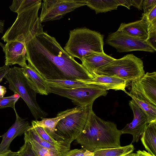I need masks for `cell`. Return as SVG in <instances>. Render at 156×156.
I'll return each mask as SVG.
<instances>
[{
  "label": "cell",
  "mask_w": 156,
  "mask_h": 156,
  "mask_svg": "<svg viewBox=\"0 0 156 156\" xmlns=\"http://www.w3.org/2000/svg\"><path fill=\"white\" fill-rule=\"evenodd\" d=\"M141 136V140L146 150L156 156V119L148 122Z\"/></svg>",
  "instance_id": "44dd1931"
},
{
  "label": "cell",
  "mask_w": 156,
  "mask_h": 156,
  "mask_svg": "<svg viewBox=\"0 0 156 156\" xmlns=\"http://www.w3.org/2000/svg\"><path fill=\"white\" fill-rule=\"evenodd\" d=\"M103 37L99 33L85 27L70 30L64 50L73 58L81 61L94 52H103Z\"/></svg>",
  "instance_id": "277c9868"
},
{
  "label": "cell",
  "mask_w": 156,
  "mask_h": 156,
  "mask_svg": "<svg viewBox=\"0 0 156 156\" xmlns=\"http://www.w3.org/2000/svg\"><path fill=\"white\" fill-rule=\"evenodd\" d=\"M0 137H1V136H0Z\"/></svg>",
  "instance_id": "7bdbcfd3"
},
{
  "label": "cell",
  "mask_w": 156,
  "mask_h": 156,
  "mask_svg": "<svg viewBox=\"0 0 156 156\" xmlns=\"http://www.w3.org/2000/svg\"><path fill=\"white\" fill-rule=\"evenodd\" d=\"M83 156H94V154L93 152L86 150Z\"/></svg>",
  "instance_id": "60d3db41"
},
{
  "label": "cell",
  "mask_w": 156,
  "mask_h": 156,
  "mask_svg": "<svg viewBox=\"0 0 156 156\" xmlns=\"http://www.w3.org/2000/svg\"><path fill=\"white\" fill-rule=\"evenodd\" d=\"M6 92V88L0 85V97H4Z\"/></svg>",
  "instance_id": "ab89813d"
},
{
  "label": "cell",
  "mask_w": 156,
  "mask_h": 156,
  "mask_svg": "<svg viewBox=\"0 0 156 156\" xmlns=\"http://www.w3.org/2000/svg\"><path fill=\"white\" fill-rule=\"evenodd\" d=\"M41 1L30 9L18 14L16 19L5 32L1 39L5 42L17 41L26 44L43 32L38 12Z\"/></svg>",
  "instance_id": "3957f363"
},
{
  "label": "cell",
  "mask_w": 156,
  "mask_h": 156,
  "mask_svg": "<svg viewBox=\"0 0 156 156\" xmlns=\"http://www.w3.org/2000/svg\"><path fill=\"white\" fill-rule=\"evenodd\" d=\"M92 105L83 106L60 120L55 128V133L63 140L71 144L84 128Z\"/></svg>",
  "instance_id": "52a82bcc"
},
{
  "label": "cell",
  "mask_w": 156,
  "mask_h": 156,
  "mask_svg": "<svg viewBox=\"0 0 156 156\" xmlns=\"http://www.w3.org/2000/svg\"><path fill=\"white\" fill-rule=\"evenodd\" d=\"M129 105L133 112V119L120 130L122 134L132 135V143L137 142L148 123L147 118L144 112L132 99L129 101Z\"/></svg>",
  "instance_id": "8fae6325"
},
{
  "label": "cell",
  "mask_w": 156,
  "mask_h": 156,
  "mask_svg": "<svg viewBox=\"0 0 156 156\" xmlns=\"http://www.w3.org/2000/svg\"><path fill=\"white\" fill-rule=\"evenodd\" d=\"M10 68L9 66H6L5 65L0 67V83L8 73Z\"/></svg>",
  "instance_id": "836d02e7"
},
{
  "label": "cell",
  "mask_w": 156,
  "mask_h": 156,
  "mask_svg": "<svg viewBox=\"0 0 156 156\" xmlns=\"http://www.w3.org/2000/svg\"><path fill=\"white\" fill-rule=\"evenodd\" d=\"M4 78L9 83V89L18 94L23 100L35 120L48 115L37 103V93L30 84L23 68L14 66L10 68Z\"/></svg>",
  "instance_id": "5b68a950"
},
{
  "label": "cell",
  "mask_w": 156,
  "mask_h": 156,
  "mask_svg": "<svg viewBox=\"0 0 156 156\" xmlns=\"http://www.w3.org/2000/svg\"><path fill=\"white\" fill-rule=\"evenodd\" d=\"M49 87V93H52L71 99L76 106L93 105L95 100L99 97L105 96L108 93L104 88L88 85L76 88L63 89Z\"/></svg>",
  "instance_id": "ba28073f"
},
{
  "label": "cell",
  "mask_w": 156,
  "mask_h": 156,
  "mask_svg": "<svg viewBox=\"0 0 156 156\" xmlns=\"http://www.w3.org/2000/svg\"><path fill=\"white\" fill-rule=\"evenodd\" d=\"M0 156H18V152H13L11 150L3 154H0Z\"/></svg>",
  "instance_id": "74e56055"
},
{
  "label": "cell",
  "mask_w": 156,
  "mask_h": 156,
  "mask_svg": "<svg viewBox=\"0 0 156 156\" xmlns=\"http://www.w3.org/2000/svg\"><path fill=\"white\" fill-rule=\"evenodd\" d=\"M86 150L83 148L70 150L62 156H83Z\"/></svg>",
  "instance_id": "1f68e13d"
},
{
  "label": "cell",
  "mask_w": 156,
  "mask_h": 156,
  "mask_svg": "<svg viewBox=\"0 0 156 156\" xmlns=\"http://www.w3.org/2000/svg\"><path fill=\"white\" fill-rule=\"evenodd\" d=\"M83 106L76 107L59 112L56 117L52 118H43L40 121L33 120L31 124L43 128L53 138L59 141H63L55 133V128L58 122L69 115L80 110Z\"/></svg>",
  "instance_id": "2e32d148"
},
{
  "label": "cell",
  "mask_w": 156,
  "mask_h": 156,
  "mask_svg": "<svg viewBox=\"0 0 156 156\" xmlns=\"http://www.w3.org/2000/svg\"><path fill=\"white\" fill-rule=\"evenodd\" d=\"M24 139L30 142L36 156H62L66 154L44 147L34 140L26 136H24Z\"/></svg>",
  "instance_id": "484cf974"
},
{
  "label": "cell",
  "mask_w": 156,
  "mask_h": 156,
  "mask_svg": "<svg viewBox=\"0 0 156 156\" xmlns=\"http://www.w3.org/2000/svg\"><path fill=\"white\" fill-rule=\"evenodd\" d=\"M156 6V0H143V14L147 15L150 11Z\"/></svg>",
  "instance_id": "4dcf8cb0"
},
{
  "label": "cell",
  "mask_w": 156,
  "mask_h": 156,
  "mask_svg": "<svg viewBox=\"0 0 156 156\" xmlns=\"http://www.w3.org/2000/svg\"><path fill=\"white\" fill-rule=\"evenodd\" d=\"M142 60L132 54H127L99 68L93 75H104L115 76L126 81L127 83L137 80L145 74Z\"/></svg>",
  "instance_id": "8992f818"
},
{
  "label": "cell",
  "mask_w": 156,
  "mask_h": 156,
  "mask_svg": "<svg viewBox=\"0 0 156 156\" xmlns=\"http://www.w3.org/2000/svg\"><path fill=\"white\" fill-rule=\"evenodd\" d=\"M85 5L86 0H44L40 21L41 23L60 19L66 13Z\"/></svg>",
  "instance_id": "9c48e42d"
},
{
  "label": "cell",
  "mask_w": 156,
  "mask_h": 156,
  "mask_svg": "<svg viewBox=\"0 0 156 156\" xmlns=\"http://www.w3.org/2000/svg\"><path fill=\"white\" fill-rule=\"evenodd\" d=\"M20 97L16 93L10 96L0 97V109L11 107L14 110L15 103Z\"/></svg>",
  "instance_id": "83f0119b"
},
{
  "label": "cell",
  "mask_w": 156,
  "mask_h": 156,
  "mask_svg": "<svg viewBox=\"0 0 156 156\" xmlns=\"http://www.w3.org/2000/svg\"><path fill=\"white\" fill-rule=\"evenodd\" d=\"M134 150V146L131 143L124 146L96 149L93 152L94 156H125L132 153Z\"/></svg>",
  "instance_id": "cb8c5ba5"
},
{
  "label": "cell",
  "mask_w": 156,
  "mask_h": 156,
  "mask_svg": "<svg viewBox=\"0 0 156 156\" xmlns=\"http://www.w3.org/2000/svg\"><path fill=\"white\" fill-rule=\"evenodd\" d=\"M76 81L88 85L102 87L107 90L112 89L121 90L125 92L127 83L125 80L117 77L95 74L93 79L90 80H77Z\"/></svg>",
  "instance_id": "9a60e30c"
},
{
  "label": "cell",
  "mask_w": 156,
  "mask_h": 156,
  "mask_svg": "<svg viewBox=\"0 0 156 156\" xmlns=\"http://www.w3.org/2000/svg\"><path fill=\"white\" fill-rule=\"evenodd\" d=\"M131 88L140 93L156 106V72H147L139 79L131 82Z\"/></svg>",
  "instance_id": "4fadbf2b"
},
{
  "label": "cell",
  "mask_w": 156,
  "mask_h": 156,
  "mask_svg": "<svg viewBox=\"0 0 156 156\" xmlns=\"http://www.w3.org/2000/svg\"><path fill=\"white\" fill-rule=\"evenodd\" d=\"M40 0H14L9 6L13 12L20 14L31 8L37 4Z\"/></svg>",
  "instance_id": "4316f807"
},
{
  "label": "cell",
  "mask_w": 156,
  "mask_h": 156,
  "mask_svg": "<svg viewBox=\"0 0 156 156\" xmlns=\"http://www.w3.org/2000/svg\"><path fill=\"white\" fill-rule=\"evenodd\" d=\"M28 63L45 80H90L94 78L82 64L43 31L26 44Z\"/></svg>",
  "instance_id": "6da1fadb"
},
{
  "label": "cell",
  "mask_w": 156,
  "mask_h": 156,
  "mask_svg": "<svg viewBox=\"0 0 156 156\" xmlns=\"http://www.w3.org/2000/svg\"><path fill=\"white\" fill-rule=\"evenodd\" d=\"M5 55V65L18 64L22 68L27 65L26 44L17 41L7 42L2 47Z\"/></svg>",
  "instance_id": "7c38bea8"
},
{
  "label": "cell",
  "mask_w": 156,
  "mask_h": 156,
  "mask_svg": "<svg viewBox=\"0 0 156 156\" xmlns=\"http://www.w3.org/2000/svg\"><path fill=\"white\" fill-rule=\"evenodd\" d=\"M119 5L124 6L129 9H130V7L132 5L131 0H117Z\"/></svg>",
  "instance_id": "e575fe53"
},
{
  "label": "cell",
  "mask_w": 156,
  "mask_h": 156,
  "mask_svg": "<svg viewBox=\"0 0 156 156\" xmlns=\"http://www.w3.org/2000/svg\"><path fill=\"white\" fill-rule=\"evenodd\" d=\"M14 110L16 115L15 122L6 133L1 136L2 139L0 144V154L11 151L9 146L13 139L16 136L24 134L31 126L28 121L20 117L16 109Z\"/></svg>",
  "instance_id": "5bb4252c"
},
{
  "label": "cell",
  "mask_w": 156,
  "mask_h": 156,
  "mask_svg": "<svg viewBox=\"0 0 156 156\" xmlns=\"http://www.w3.org/2000/svg\"><path fill=\"white\" fill-rule=\"evenodd\" d=\"M135 153H131L126 155L125 156H135Z\"/></svg>",
  "instance_id": "b9f144b4"
},
{
  "label": "cell",
  "mask_w": 156,
  "mask_h": 156,
  "mask_svg": "<svg viewBox=\"0 0 156 156\" xmlns=\"http://www.w3.org/2000/svg\"><path fill=\"white\" fill-rule=\"evenodd\" d=\"M86 5L94 10L96 13L106 12L117 9V0H86Z\"/></svg>",
  "instance_id": "603a6c76"
},
{
  "label": "cell",
  "mask_w": 156,
  "mask_h": 156,
  "mask_svg": "<svg viewBox=\"0 0 156 156\" xmlns=\"http://www.w3.org/2000/svg\"><path fill=\"white\" fill-rule=\"evenodd\" d=\"M115 59L104 52H94L84 57L81 61L82 65L94 76V73L96 70Z\"/></svg>",
  "instance_id": "ac0fdd59"
},
{
  "label": "cell",
  "mask_w": 156,
  "mask_h": 156,
  "mask_svg": "<svg viewBox=\"0 0 156 156\" xmlns=\"http://www.w3.org/2000/svg\"><path fill=\"white\" fill-rule=\"evenodd\" d=\"M122 135L115 124L98 117L91 108L85 125L75 140L83 148L93 152L96 149L121 147Z\"/></svg>",
  "instance_id": "7a4b0ae2"
},
{
  "label": "cell",
  "mask_w": 156,
  "mask_h": 156,
  "mask_svg": "<svg viewBox=\"0 0 156 156\" xmlns=\"http://www.w3.org/2000/svg\"><path fill=\"white\" fill-rule=\"evenodd\" d=\"M132 5L137 8L139 10H141L143 8V0H131Z\"/></svg>",
  "instance_id": "d590c367"
},
{
  "label": "cell",
  "mask_w": 156,
  "mask_h": 156,
  "mask_svg": "<svg viewBox=\"0 0 156 156\" xmlns=\"http://www.w3.org/2000/svg\"><path fill=\"white\" fill-rule=\"evenodd\" d=\"M27 77L34 89L37 94H48L49 87L45 80L29 63L23 68Z\"/></svg>",
  "instance_id": "d6986e66"
},
{
  "label": "cell",
  "mask_w": 156,
  "mask_h": 156,
  "mask_svg": "<svg viewBox=\"0 0 156 156\" xmlns=\"http://www.w3.org/2000/svg\"><path fill=\"white\" fill-rule=\"evenodd\" d=\"M146 115L148 122L156 119V106L149 102L140 93L131 88L129 92H125Z\"/></svg>",
  "instance_id": "ffe728a7"
},
{
  "label": "cell",
  "mask_w": 156,
  "mask_h": 156,
  "mask_svg": "<svg viewBox=\"0 0 156 156\" xmlns=\"http://www.w3.org/2000/svg\"><path fill=\"white\" fill-rule=\"evenodd\" d=\"M149 22L143 14L140 20L128 23L121 24L117 31L146 41L148 37Z\"/></svg>",
  "instance_id": "e0dca14e"
},
{
  "label": "cell",
  "mask_w": 156,
  "mask_h": 156,
  "mask_svg": "<svg viewBox=\"0 0 156 156\" xmlns=\"http://www.w3.org/2000/svg\"><path fill=\"white\" fill-rule=\"evenodd\" d=\"M5 20H0V34H3L4 30ZM3 44L0 42V46L2 47Z\"/></svg>",
  "instance_id": "f35d334b"
},
{
  "label": "cell",
  "mask_w": 156,
  "mask_h": 156,
  "mask_svg": "<svg viewBox=\"0 0 156 156\" xmlns=\"http://www.w3.org/2000/svg\"><path fill=\"white\" fill-rule=\"evenodd\" d=\"M45 81L49 87L63 89L76 88L87 85L80 81L70 80H53Z\"/></svg>",
  "instance_id": "d4e9b609"
},
{
  "label": "cell",
  "mask_w": 156,
  "mask_h": 156,
  "mask_svg": "<svg viewBox=\"0 0 156 156\" xmlns=\"http://www.w3.org/2000/svg\"><path fill=\"white\" fill-rule=\"evenodd\" d=\"M148 35V38L145 41L156 51V22H149Z\"/></svg>",
  "instance_id": "f1b7e54d"
},
{
  "label": "cell",
  "mask_w": 156,
  "mask_h": 156,
  "mask_svg": "<svg viewBox=\"0 0 156 156\" xmlns=\"http://www.w3.org/2000/svg\"><path fill=\"white\" fill-rule=\"evenodd\" d=\"M135 156H154L148 152L144 150L141 151L139 150L137 151L136 153L135 154Z\"/></svg>",
  "instance_id": "8d00e7d4"
},
{
  "label": "cell",
  "mask_w": 156,
  "mask_h": 156,
  "mask_svg": "<svg viewBox=\"0 0 156 156\" xmlns=\"http://www.w3.org/2000/svg\"><path fill=\"white\" fill-rule=\"evenodd\" d=\"M38 135L44 140L57 147L61 152L66 153L70 150L71 144L64 140L59 141L51 137L43 127L31 124Z\"/></svg>",
  "instance_id": "7402d4cb"
},
{
  "label": "cell",
  "mask_w": 156,
  "mask_h": 156,
  "mask_svg": "<svg viewBox=\"0 0 156 156\" xmlns=\"http://www.w3.org/2000/svg\"><path fill=\"white\" fill-rule=\"evenodd\" d=\"M148 21L150 23L156 21V6H155L146 15Z\"/></svg>",
  "instance_id": "d6a6232c"
},
{
  "label": "cell",
  "mask_w": 156,
  "mask_h": 156,
  "mask_svg": "<svg viewBox=\"0 0 156 156\" xmlns=\"http://www.w3.org/2000/svg\"><path fill=\"white\" fill-rule=\"evenodd\" d=\"M106 42L119 52L134 51L154 52L156 51L146 41L117 30L108 36Z\"/></svg>",
  "instance_id": "30bf717a"
},
{
  "label": "cell",
  "mask_w": 156,
  "mask_h": 156,
  "mask_svg": "<svg viewBox=\"0 0 156 156\" xmlns=\"http://www.w3.org/2000/svg\"><path fill=\"white\" fill-rule=\"evenodd\" d=\"M24 140L23 145L17 151L18 156H36L30 142L26 140Z\"/></svg>",
  "instance_id": "f546056e"
}]
</instances>
